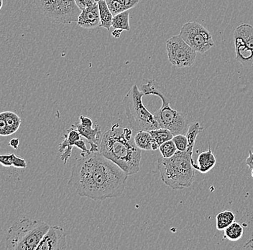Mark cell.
Masks as SVG:
<instances>
[{
	"label": "cell",
	"mask_w": 253,
	"mask_h": 250,
	"mask_svg": "<svg viewBox=\"0 0 253 250\" xmlns=\"http://www.w3.org/2000/svg\"><path fill=\"white\" fill-rule=\"evenodd\" d=\"M127 176L99 151L91 152L76 159L68 186L82 197L104 200L123 194Z\"/></svg>",
	"instance_id": "1"
},
{
	"label": "cell",
	"mask_w": 253,
	"mask_h": 250,
	"mask_svg": "<svg viewBox=\"0 0 253 250\" xmlns=\"http://www.w3.org/2000/svg\"><path fill=\"white\" fill-rule=\"evenodd\" d=\"M99 152L128 175L140 171L141 150L134 143L132 129L120 127L119 123L114 124L103 135Z\"/></svg>",
	"instance_id": "2"
},
{
	"label": "cell",
	"mask_w": 253,
	"mask_h": 250,
	"mask_svg": "<svg viewBox=\"0 0 253 250\" xmlns=\"http://www.w3.org/2000/svg\"><path fill=\"white\" fill-rule=\"evenodd\" d=\"M194 160L187 151H177L170 158L160 157L158 168L161 179L173 190L189 188L195 177L192 164Z\"/></svg>",
	"instance_id": "3"
},
{
	"label": "cell",
	"mask_w": 253,
	"mask_h": 250,
	"mask_svg": "<svg viewBox=\"0 0 253 250\" xmlns=\"http://www.w3.org/2000/svg\"><path fill=\"white\" fill-rule=\"evenodd\" d=\"M141 88L145 96H156L162 101L161 107L153 113L160 128L169 130L173 136L186 135L189 128L188 120L183 114L172 108L170 98L159 82L150 80L142 85Z\"/></svg>",
	"instance_id": "4"
},
{
	"label": "cell",
	"mask_w": 253,
	"mask_h": 250,
	"mask_svg": "<svg viewBox=\"0 0 253 250\" xmlns=\"http://www.w3.org/2000/svg\"><path fill=\"white\" fill-rule=\"evenodd\" d=\"M50 226L40 220L23 217L9 228L6 238L8 250H36Z\"/></svg>",
	"instance_id": "5"
},
{
	"label": "cell",
	"mask_w": 253,
	"mask_h": 250,
	"mask_svg": "<svg viewBox=\"0 0 253 250\" xmlns=\"http://www.w3.org/2000/svg\"><path fill=\"white\" fill-rule=\"evenodd\" d=\"M144 96L143 92L139 89L137 85H134L123 98V105L128 123L131 129L136 132L160 129L154 114L144 105L142 102Z\"/></svg>",
	"instance_id": "6"
},
{
	"label": "cell",
	"mask_w": 253,
	"mask_h": 250,
	"mask_svg": "<svg viewBox=\"0 0 253 250\" xmlns=\"http://www.w3.org/2000/svg\"><path fill=\"white\" fill-rule=\"evenodd\" d=\"M179 36L189 47L202 54L214 46L211 33L197 22L185 23L182 26Z\"/></svg>",
	"instance_id": "7"
},
{
	"label": "cell",
	"mask_w": 253,
	"mask_h": 250,
	"mask_svg": "<svg viewBox=\"0 0 253 250\" xmlns=\"http://www.w3.org/2000/svg\"><path fill=\"white\" fill-rule=\"evenodd\" d=\"M166 51L169 61L178 68L190 67L194 64L197 52L189 47L179 35L166 41Z\"/></svg>",
	"instance_id": "8"
},
{
	"label": "cell",
	"mask_w": 253,
	"mask_h": 250,
	"mask_svg": "<svg viewBox=\"0 0 253 250\" xmlns=\"http://www.w3.org/2000/svg\"><path fill=\"white\" fill-rule=\"evenodd\" d=\"M68 248L67 237L62 227L50 226L36 250H61Z\"/></svg>",
	"instance_id": "9"
},
{
	"label": "cell",
	"mask_w": 253,
	"mask_h": 250,
	"mask_svg": "<svg viewBox=\"0 0 253 250\" xmlns=\"http://www.w3.org/2000/svg\"><path fill=\"white\" fill-rule=\"evenodd\" d=\"M79 131L81 136L84 137L90 145V151L97 152L99 151V140L102 136V128L99 124H96L94 127H85L81 123H75L72 125Z\"/></svg>",
	"instance_id": "10"
},
{
	"label": "cell",
	"mask_w": 253,
	"mask_h": 250,
	"mask_svg": "<svg viewBox=\"0 0 253 250\" xmlns=\"http://www.w3.org/2000/svg\"><path fill=\"white\" fill-rule=\"evenodd\" d=\"M77 25L86 29H94L100 26V16L98 3L82 9Z\"/></svg>",
	"instance_id": "11"
},
{
	"label": "cell",
	"mask_w": 253,
	"mask_h": 250,
	"mask_svg": "<svg viewBox=\"0 0 253 250\" xmlns=\"http://www.w3.org/2000/svg\"><path fill=\"white\" fill-rule=\"evenodd\" d=\"M63 136H64V140L63 141L62 143L60 144L58 151L61 153V160L64 164H66L69 158L71 157L74 144L77 141L81 139V134L75 128L71 126V129L65 131Z\"/></svg>",
	"instance_id": "12"
},
{
	"label": "cell",
	"mask_w": 253,
	"mask_h": 250,
	"mask_svg": "<svg viewBox=\"0 0 253 250\" xmlns=\"http://www.w3.org/2000/svg\"><path fill=\"white\" fill-rule=\"evenodd\" d=\"M236 59L243 66L250 68L253 66V50L248 48L241 38L234 35Z\"/></svg>",
	"instance_id": "13"
},
{
	"label": "cell",
	"mask_w": 253,
	"mask_h": 250,
	"mask_svg": "<svg viewBox=\"0 0 253 250\" xmlns=\"http://www.w3.org/2000/svg\"><path fill=\"white\" fill-rule=\"evenodd\" d=\"M216 160L210 147L207 151H202L198 156L197 160L194 161L192 164L194 170L199 171L201 173L206 174L212 170L216 165Z\"/></svg>",
	"instance_id": "14"
},
{
	"label": "cell",
	"mask_w": 253,
	"mask_h": 250,
	"mask_svg": "<svg viewBox=\"0 0 253 250\" xmlns=\"http://www.w3.org/2000/svg\"><path fill=\"white\" fill-rule=\"evenodd\" d=\"M61 0H34L38 9L44 15L55 21L56 20Z\"/></svg>",
	"instance_id": "15"
},
{
	"label": "cell",
	"mask_w": 253,
	"mask_h": 250,
	"mask_svg": "<svg viewBox=\"0 0 253 250\" xmlns=\"http://www.w3.org/2000/svg\"><path fill=\"white\" fill-rule=\"evenodd\" d=\"M234 35L241 38L245 45L253 50V27L250 24L243 23L235 29Z\"/></svg>",
	"instance_id": "16"
},
{
	"label": "cell",
	"mask_w": 253,
	"mask_h": 250,
	"mask_svg": "<svg viewBox=\"0 0 253 250\" xmlns=\"http://www.w3.org/2000/svg\"><path fill=\"white\" fill-rule=\"evenodd\" d=\"M204 128L201 126L199 122H194L191 123L188 128L186 136L188 139V148L186 151L190 155L193 156V151H194V146H195L196 140L199 133L203 131Z\"/></svg>",
	"instance_id": "17"
},
{
	"label": "cell",
	"mask_w": 253,
	"mask_h": 250,
	"mask_svg": "<svg viewBox=\"0 0 253 250\" xmlns=\"http://www.w3.org/2000/svg\"><path fill=\"white\" fill-rule=\"evenodd\" d=\"M99 9V16H100V26L110 31L112 24L113 15L110 12V9L107 7L105 0H100L98 2Z\"/></svg>",
	"instance_id": "18"
},
{
	"label": "cell",
	"mask_w": 253,
	"mask_h": 250,
	"mask_svg": "<svg viewBox=\"0 0 253 250\" xmlns=\"http://www.w3.org/2000/svg\"><path fill=\"white\" fill-rule=\"evenodd\" d=\"M134 143L140 150L144 151H152V138L150 131H137V134L134 137Z\"/></svg>",
	"instance_id": "19"
},
{
	"label": "cell",
	"mask_w": 253,
	"mask_h": 250,
	"mask_svg": "<svg viewBox=\"0 0 253 250\" xmlns=\"http://www.w3.org/2000/svg\"><path fill=\"white\" fill-rule=\"evenodd\" d=\"M112 27H113L115 29L130 31L129 10L124 11V12L113 16Z\"/></svg>",
	"instance_id": "20"
},
{
	"label": "cell",
	"mask_w": 253,
	"mask_h": 250,
	"mask_svg": "<svg viewBox=\"0 0 253 250\" xmlns=\"http://www.w3.org/2000/svg\"><path fill=\"white\" fill-rule=\"evenodd\" d=\"M216 229L223 231L235 222V216L230 210H224L218 213L216 216Z\"/></svg>",
	"instance_id": "21"
},
{
	"label": "cell",
	"mask_w": 253,
	"mask_h": 250,
	"mask_svg": "<svg viewBox=\"0 0 253 250\" xmlns=\"http://www.w3.org/2000/svg\"><path fill=\"white\" fill-rule=\"evenodd\" d=\"M4 113L7 125V135L10 136L20 129L21 118L14 112L4 111Z\"/></svg>",
	"instance_id": "22"
},
{
	"label": "cell",
	"mask_w": 253,
	"mask_h": 250,
	"mask_svg": "<svg viewBox=\"0 0 253 250\" xmlns=\"http://www.w3.org/2000/svg\"><path fill=\"white\" fill-rule=\"evenodd\" d=\"M243 233H244V229L243 226L235 221L224 229V235L229 241H238L243 237Z\"/></svg>",
	"instance_id": "23"
},
{
	"label": "cell",
	"mask_w": 253,
	"mask_h": 250,
	"mask_svg": "<svg viewBox=\"0 0 253 250\" xmlns=\"http://www.w3.org/2000/svg\"><path fill=\"white\" fill-rule=\"evenodd\" d=\"M152 138L161 146L164 142L173 139V135L169 130L160 128V129L152 130L150 131Z\"/></svg>",
	"instance_id": "24"
},
{
	"label": "cell",
	"mask_w": 253,
	"mask_h": 250,
	"mask_svg": "<svg viewBox=\"0 0 253 250\" xmlns=\"http://www.w3.org/2000/svg\"><path fill=\"white\" fill-rule=\"evenodd\" d=\"M160 151L164 158H170L173 156L177 151L176 147L173 140H169L160 146Z\"/></svg>",
	"instance_id": "25"
},
{
	"label": "cell",
	"mask_w": 253,
	"mask_h": 250,
	"mask_svg": "<svg viewBox=\"0 0 253 250\" xmlns=\"http://www.w3.org/2000/svg\"><path fill=\"white\" fill-rule=\"evenodd\" d=\"M105 1L113 16L126 10V7L119 0H105Z\"/></svg>",
	"instance_id": "26"
},
{
	"label": "cell",
	"mask_w": 253,
	"mask_h": 250,
	"mask_svg": "<svg viewBox=\"0 0 253 250\" xmlns=\"http://www.w3.org/2000/svg\"><path fill=\"white\" fill-rule=\"evenodd\" d=\"M172 140L176 147L177 151H186L187 150L188 139L186 135L178 134V135L173 136Z\"/></svg>",
	"instance_id": "27"
},
{
	"label": "cell",
	"mask_w": 253,
	"mask_h": 250,
	"mask_svg": "<svg viewBox=\"0 0 253 250\" xmlns=\"http://www.w3.org/2000/svg\"><path fill=\"white\" fill-rule=\"evenodd\" d=\"M15 153L11 154H0V164L6 167H10L13 163Z\"/></svg>",
	"instance_id": "28"
},
{
	"label": "cell",
	"mask_w": 253,
	"mask_h": 250,
	"mask_svg": "<svg viewBox=\"0 0 253 250\" xmlns=\"http://www.w3.org/2000/svg\"><path fill=\"white\" fill-rule=\"evenodd\" d=\"M0 136L7 137V125L4 112L0 113Z\"/></svg>",
	"instance_id": "29"
},
{
	"label": "cell",
	"mask_w": 253,
	"mask_h": 250,
	"mask_svg": "<svg viewBox=\"0 0 253 250\" xmlns=\"http://www.w3.org/2000/svg\"><path fill=\"white\" fill-rule=\"evenodd\" d=\"M100 0H74L77 5L81 9L86 8V7H90L96 3L99 2Z\"/></svg>",
	"instance_id": "30"
},
{
	"label": "cell",
	"mask_w": 253,
	"mask_h": 250,
	"mask_svg": "<svg viewBox=\"0 0 253 250\" xmlns=\"http://www.w3.org/2000/svg\"><path fill=\"white\" fill-rule=\"evenodd\" d=\"M12 166L15 168H26L27 162L25 159L23 158L20 157V156H14L13 163H12Z\"/></svg>",
	"instance_id": "31"
},
{
	"label": "cell",
	"mask_w": 253,
	"mask_h": 250,
	"mask_svg": "<svg viewBox=\"0 0 253 250\" xmlns=\"http://www.w3.org/2000/svg\"><path fill=\"white\" fill-rule=\"evenodd\" d=\"M122 4L126 7V10L134 8L137 4H138L140 0H119Z\"/></svg>",
	"instance_id": "32"
},
{
	"label": "cell",
	"mask_w": 253,
	"mask_h": 250,
	"mask_svg": "<svg viewBox=\"0 0 253 250\" xmlns=\"http://www.w3.org/2000/svg\"><path fill=\"white\" fill-rule=\"evenodd\" d=\"M80 122L81 124H82V126H85V127H93L92 120L88 118V117L81 115Z\"/></svg>",
	"instance_id": "33"
},
{
	"label": "cell",
	"mask_w": 253,
	"mask_h": 250,
	"mask_svg": "<svg viewBox=\"0 0 253 250\" xmlns=\"http://www.w3.org/2000/svg\"><path fill=\"white\" fill-rule=\"evenodd\" d=\"M246 164L251 170H252L253 168V151H249V156L246 159Z\"/></svg>",
	"instance_id": "34"
},
{
	"label": "cell",
	"mask_w": 253,
	"mask_h": 250,
	"mask_svg": "<svg viewBox=\"0 0 253 250\" xmlns=\"http://www.w3.org/2000/svg\"><path fill=\"white\" fill-rule=\"evenodd\" d=\"M19 145H20V140L16 138L11 139L10 142H9V145L15 150H17L19 148Z\"/></svg>",
	"instance_id": "35"
},
{
	"label": "cell",
	"mask_w": 253,
	"mask_h": 250,
	"mask_svg": "<svg viewBox=\"0 0 253 250\" xmlns=\"http://www.w3.org/2000/svg\"><path fill=\"white\" fill-rule=\"evenodd\" d=\"M123 31H122V30L115 29V31L112 33V36H113L114 38H115V39H118V38H120V35H121Z\"/></svg>",
	"instance_id": "36"
},
{
	"label": "cell",
	"mask_w": 253,
	"mask_h": 250,
	"mask_svg": "<svg viewBox=\"0 0 253 250\" xmlns=\"http://www.w3.org/2000/svg\"><path fill=\"white\" fill-rule=\"evenodd\" d=\"M244 249L253 250V240H251L245 244Z\"/></svg>",
	"instance_id": "37"
},
{
	"label": "cell",
	"mask_w": 253,
	"mask_h": 250,
	"mask_svg": "<svg viewBox=\"0 0 253 250\" xmlns=\"http://www.w3.org/2000/svg\"><path fill=\"white\" fill-rule=\"evenodd\" d=\"M3 6V0H0V10L2 8Z\"/></svg>",
	"instance_id": "38"
},
{
	"label": "cell",
	"mask_w": 253,
	"mask_h": 250,
	"mask_svg": "<svg viewBox=\"0 0 253 250\" xmlns=\"http://www.w3.org/2000/svg\"><path fill=\"white\" fill-rule=\"evenodd\" d=\"M251 175H252V177L253 178V168L252 169V170H251Z\"/></svg>",
	"instance_id": "39"
},
{
	"label": "cell",
	"mask_w": 253,
	"mask_h": 250,
	"mask_svg": "<svg viewBox=\"0 0 253 250\" xmlns=\"http://www.w3.org/2000/svg\"><path fill=\"white\" fill-rule=\"evenodd\" d=\"M63 1H72V0H63Z\"/></svg>",
	"instance_id": "40"
},
{
	"label": "cell",
	"mask_w": 253,
	"mask_h": 250,
	"mask_svg": "<svg viewBox=\"0 0 253 250\" xmlns=\"http://www.w3.org/2000/svg\"></svg>",
	"instance_id": "41"
}]
</instances>
